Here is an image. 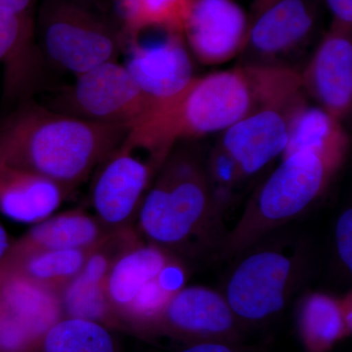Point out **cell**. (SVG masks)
Masks as SVG:
<instances>
[{
    "label": "cell",
    "instance_id": "obj_7",
    "mask_svg": "<svg viewBox=\"0 0 352 352\" xmlns=\"http://www.w3.org/2000/svg\"><path fill=\"white\" fill-rule=\"evenodd\" d=\"M36 36L47 67L78 76L119 61L124 34L96 11L74 0H47L39 12Z\"/></svg>",
    "mask_w": 352,
    "mask_h": 352
},
{
    "label": "cell",
    "instance_id": "obj_29",
    "mask_svg": "<svg viewBox=\"0 0 352 352\" xmlns=\"http://www.w3.org/2000/svg\"><path fill=\"white\" fill-rule=\"evenodd\" d=\"M14 241L11 239L6 227L0 222V264L3 263L12 248Z\"/></svg>",
    "mask_w": 352,
    "mask_h": 352
},
{
    "label": "cell",
    "instance_id": "obj_15",
    "mask_svg": "<svg viewBox=\"0 0 352 352\" xmlns=\"http://www.w3.org/2000/svg\"><path fill=\"white\" fill-rule=\"evenodd\" d=\"M351 29L332 23L300 71L305 95L342 122L352 107Z\"/></svg>",
    "mask_w": 352,
    "mask_h": 352
},
{
    "label": "cell",
    "instance_id": "obj_17",
    "mask_svg": "<svg viewBox=\"0 0 352 352\" xmlns=\"http://www.w3.org/2000/svg\"><path fill=\"white\" fill-rule=\"evenodd\" d=\"M69 192L50 178L0 162V214L36 224L54 214Z\"/></svg>",
    "mask_w": 352,
    "mask_h": 352
},
{
    "label": "cell",
    "instance_id": "obj_10",
    "mask_svg": "<svg viewBox=\"0 0 352 352\" xmlns=\"http://www.w3.org/2000/svg\"><path fill=\"white\" fill-rule=\"evenodd\" d=\"M318 18L316 0H279L251 21L241 63L292 68L289 60L314 38Z\"/></svg>",
    "mask_w": 352,
    "mask_h": 352
},
{
    "label": "cell",
    "instance_id": "obj_2",
    "mask_svg": "<svg viewBox=\"0 0 352 352\" xmlns=\"http://www.w3.org/2000/svg\"><path fill=\"white\" fill-rule=\"evenodd\" d=\"M127 132L30 100L0 124V162L50 178L69 193L122 144Z\"/></svg>",
    "mask_w": 352,
    "mask_h": 352
},
{
    "label": "cell",
    "instance_id": "obj_27",
    "mask_svg": "<svg viewBox=\"0 0 352 352\" xmlns=\"http://www.w3.org/2000/svg\"><path fill=\"white\" fill-rule=\"evenodd\" d=\"M335 24L352 28V0H325Z\"/></svg>",
    "mask_w": 352,
    "mask_h": 352
},
{
    "label": "cell",
    "instance_id": "obj_30",
    "mask_svg": "<svg viewBox=\"0 0 352 352\" xmlns=\"http://www.w3.org/2000/svg\"><path fill=\"white\" fill-rule=\"evenodd\" d=\"M279 0H254V3H252V13L250 15V22L254 17L263 12V11L267 9L268 7L272 6V4L276 3Z\"/></svg>",
    "mask_w": 352,
    "mask_h": 352
},
{
    "label": "cell",
    "instance_id": "obj_26",
    "mask_svg": "<svg viewBox=\"0 0 352 352\" xmlns=\"http://www.w3.org/2000/svg\"><path fill=\"white\" fill-rule=\"evenodd\" d=\"M175 352H254L248 347L241 346L239 342H190Z\"/></svg>",
    "mask_w": 352,
    "mask_h": 352
},
{
    "label": "cell",
    "instance_id": "obj_14",
    "mask_svg": "<svg viewBox=\"0 0 352 352\" xmlns=\"http://www.w3.org/2000/svg\"><path fill=\"white\" fill-rule=\"evenodd\" d=\"M241 325L221 292L184 286L171 298L157 322L163 331L186 342H239Z\"/></svg>",
    "mask_w": 352,
    "mask_h": 352
},
{
    "label": "cell",
    "instance_id": "obj_23",
    "mask_svg": "<svg viewBox=\"0 0 352 352\" xmlns=\"http://www.w3.org/2000/svg\"><path fill=\"white\" fill-rule=\"evenodd\" d=\"M34 352H120L112 328L91 320L62 317L39 340Z\"/></svg>",
    "mask_w": 352,
    "mask_h": 352
},
{
    "label": "cell",
    "instance_id": "obj_21",
    "mask_svg": "<svg viewBox=\"0 0 352 352\" xmlns=\"http://www.w3.org/2000/svg\"><path fill=\"white\" fill-rule=\"evenodd\" d=\"M90 250H28L11 248L0 265L60 293L82 270Z\"/></svg>",
    "mask_w": 352,
    "mask_h": 352
},
{
    "label": "cell",
    "instance_id": "obj_22",
    "mask_svg": "<svg viewBox=\"0 0 352 352\" xmlns=\"http://www.w3.org/2000/svg\"><path fill=\"white\" fill-rule=\"evenodd\" d=\"M298 324L305 346L311 352H324L349 333L344 321V302L327 294L303 296Z\"/></svg>",
    "mask_w": 352,
    "mask_h": 352
},
{
    "label": "cell",
    "instance_id": "obj_18",
    "mask_svg": "<svg viewBox=\"0 0 352 352\" xmlns=\"http://www.w3.org/2000/svg\"><path fill=\"white\" fill-rule=\"evenodd\" d=\"M0 309L41 340L63 317L59 293L0 265Z\"/></svg>",
    "mask_w": 352,
    "mask_h": 352
},
{
    "label": "cell",
    "instance_id": "obj_25",
    "mask_svg": "<svg viewBox=\"0 0 352 352\" xmlns=\"http://www.w3.org/2000/svg\"><path fill=\"white\" fill-rule=\"evenodd\" d=\"M335 249L340 266L347 274L352 270V210L346 208L338 217L335 226Z\"/></svg>",
    "mask_w": 352,
    "mask_h": 352
},
{
    "label": "cell",
    "instance_id": "obj_4",
    "mask_svg": "<svg viewBox=\"0 0 352 352\" xmlns=\"http://www.w3.org/2000/svg\"><path fill=\"white\" fill-rule=\"evenodd\" d=\"M344 160L312 150L282 157L248 201L237 223L227 231L221 256L236 258L302 217L327 191Z\"/></svg>",
    "mask_w": 352,
    "mask_h": 352
},
{
    "label": "cell",
    "instance_id": "obj_13",
    "mask_svg": "<svg viewBox=\"0 0 352 352\" xmlns=\"http://www.w3.org/2000/svg\"><path fill=\"white\" fill-rule=\"evenodd\" d=\"M250 25V16L234 0H190L182 34L199 63L217 66L241 55Z\"/></svg>",
    "mask_w": 352,
    "mask_h": 352
},
{
    "label": "cell",
    "instance_id": "obj_24",
    "mask_svg": "<svg viewBox=\"0 0 352 352\" xmlns=\"http://www.w3.org/2000/svg\"><path fill=\"white\" fill-rule=\"evenodd\" d=\"M124 25V38L153 29L182 32L190 0H113Z\"/></svg>",
    "mask_w": 352,
    "mask_h": 352
},
{
    "label": "cell",
    "instance_id": "obj_11",
    "mask_svg": "<svg viewBox=\"0 0 352 352\" xmlns=\"http://www.w3.org/2000/svg\"><path fill=\"white\" fill-rule=\"evenodd\" d=\"M157 34L124 38L122 48V65L152 103L178 94L195 78L182 32L159 29Z\"/></svg>",
    "mask_w": 352,
    "mask_h": 352
},
{
    "label": "cell",
    "instance_id": "obj_8",
    "mask_svg": "<svg viewBox=\"0 0 352 352\" xmlns=\"http://www.w3.org/2000/svg\"><path fill=\"white\" fill-rule=\"evenodd\" d=\"M152 101L132 80L124 65L111 61L75 76L47 106L78 119L129 129Z\"/></svg>",
    "mask_w": 352,
    "mask_h": 352
},
{
    "label": "cell",
    "instance_id": "obj_12",
    "mask_svg": "<svg viewBox=\"0 0 352 352\" xmlns=\"http://www.w3.org/2000/svg\"><path fill=\"white\" fill-rule=\"evenodd\" d=\"M307 97L258 109L221 132L217 145L232 160L243 180L283 155L289 122Z\"/></svg>",
    "mask_w": 352,
    "mask_h": 352
},
{
    "label": "cell",
    "instance_id": "obj_5",
    "mask_svg": "<svg viewBox=\"0 0 352 352\" xmlns=\"http://www.w3.org/2000/svg\"><path fill=\"white\" fill-rule=\"evenodd\" d=\"M234 258L221 293L243 327L265 323L281 314L311 268L307 244L270 237Z\"/></svg>",
    "mask_w": 352,
    "mask_h": 352
},
{
    "label": "cell",
    "instance_id": "obj_19",
    "mask_svg": "<svg viewBox=\"0 0 352 352\" xmlns=\"http://www.w3.org/2000/svg\"><path fill=\"white\" fill-rule=\"evenodd\" d=\"M108 233L94 215L73 210L52 214L34 224L20 239L13 242L12 249L89 250Z\"/></svg>",
    "mask_w": 352,
    "mask_h": 352
},
{
    "label": "cell",
    "instance_id": "obj_20",
    "mask_svg": "<svg viewBox=\"0 0 352 352\" xmlns=\"http://www.w3.org/2000/svg\"><path fill=\"white\" fill-rule=\"evenodd\" d=\"M349 139L342 120L307 102L296 109L289 122L288 143L281 157L312 150L346 157Z\"/></svg>",
    "mask_w": 352,
    "mask_h": 352
},
{
    "label": "cell",
    "instance_id": "obj_1",
    "mask_svg": "<svg viewBox=\"0 0 352 352\" xmlns=\"http://www.w3.org/2000/svg\"><path fill=\"white\" fill-rule=\"evenodd\" d=\"M294 87L295 76L284 67L240 63L195 76L182 91L152 103L124 144L162 164L182 141L224 131L254 111L286 100Z\"/></svg>",
    "mask_w": 352,
    "mask_h": 352
},
{
    "label": "cell",
    "instance_id": "obj_3",
    "mask_svg": "<svg viewBox=\"0 0 352 352\" xmlns=\"http://www.w3.org/2000/svg\"><path fill=\"white\" fill-rule=\"evenodd\" d=\"M223 212L206 160L175 146L160 166L136 219L146 242L184 259L220 252L227 233Z\"/></svg>",
    "mask_w": 352,
    "mask_h": 352
},
{
    "label": "cell",
    "instance_id": "obj_9",
    "mask_svg": "<svg viewBox=\"0 0 352 352\" xmlns=\"http://www.w3.org/2000/svg\"><path fill=\"white\" fill-rule=\"evenodd\" d=\"M160 166L153 157L143 160L122 142L97 166L90 201L95 219L107 232L131 228Z\"/></svg>",
    "mask_w": 352,
    "mask_h": 352
},
{
    "label": "cell",
    "instance_id": "obj_28",
    "mask_svg": "<svg viewBox=\"0 0 352 352\" xmlns=\"http://www.w3.org/2000/svg\"><path fill=\"white\" fill-rule=\"evenodd\" d=\"M34 0H0V7L11 9L16 12L32 15Z\"/></svg>",
    "mask_w": 352,
    "mask_h": 352
},
{
    "label": "cell",
    "instance_id": "obj_16",
    "mask_svg": "<svg viewBox=\"0 0 352 352\" xmlns=\"http://www.w3.org/2000/svg\"><path fill=\"white\" fill-rule=\"evenodd\" d=\"M48 67L39 50L32 15L0 7V69L3 101L19 106L45 80Z\"/></svg>",
    "mask_w": 352,
    "mask_h": 352
},
{
    "label": "cell",
    "instance_id": "obj_6",
    "mask_svg": "<svg viewBox=\"0 0 352 352\" xmlns=\"http://www.w3.org/2000/svg\"><path fill=\"white\" fill-rule=\"evenodd\" d=\"M187 279L184 259L136 237L115 259L106 282L117 326L156 331L164 307Z\"/></svg>",
    "mask_w": 352,
    "mask_h": 352
}]
</instances>
